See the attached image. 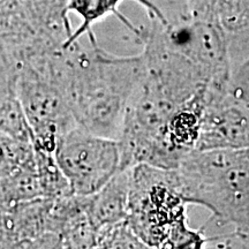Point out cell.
Instances as JSON below:
<instances>
[{"instance_id":"6da1fadb","label":"cell","mask_w":249,"mask_h":249,"mask_svg":"<svg viewBox=\"0 0 249 249\" xmlns=\"http://www.w3.org/2000/svg\"><path fill=\"white\" fill-rule=\"evenodd\" d=\"M64 46V89L77 126L119 140L128 103L145 75L142 54L117 55L98 45L95 34Z\"/></svg>"},{"instance_id":"9c48e42d","label":"cell","mask_w":249,"mask_h":249,"mask_svg":"<svg viewBox=\"0 0 249 249\" xmlns=\"http://www.w3.org/2000/svg\"><path fill=\"white\" fill-rule=\"evenodd\" d=\"M17 76L13 57L0 44V130L14 139H23L28 123L15 90Z\"/></svg>"},{"instance_id":"277c9868","label":"cell","mask_w":249,"mask_h":249,"mask_svg":"<svg viewBox=\"0 0 249 249\" xmlns=\"http://www.w3.org/2000/svg\"><path fill=\"white\" fill-rule=\"evenodd\" d=\"M129 171L127 225L156 249L165 244L172 226L187 217V203L179 194L174 170L138 164Z\"/></svg>"},{"instance_id":"d6986e66","label":"cell","mask_w":249,"mask_h":249,"mask_svg":"<svg viewBox=\"0 0 249 249\" xmlns=\"http://www.w3.org/2000/svg\"><path fill=\"white\" fill-rule=\"evenodd\" d=\"M26 249H62V239L59 233L45 232L28 240Z\"/></svg>"},{"instance_id":"4fadbf2b","label":"cell","mask_w":249,"mask_h":249,"mask_svg":"<svg viewBox=\"0 0 249 249\" xmlns=\"http://www.w3.org/2000/svg\"><path fill=\"white\" fill-rule=\"evenodd\" d=\"M42 197L58 200L73 195L66 177L59 167L54 152L34 148Z\"/></svg>"},{"instance_id":"2e32d148","label":"cell","mask_w":249,"mask_h":249,"mask_svg":"<svg viewBox=\"0 0 249 249\" xmlns=\"http://www.w3.org/2000/svg\"><path fill=\"white\" fill-rule=\"evenodd\" d=\"M160 249H207V238L201 229H191L185 217L172 226L166 241Z\"/></svg>"},{"instance_id":"5b68a950","label":"cell","mask_w":249,"mask_h":249,"mask_svg":"<svg viewBox=\"0 0 249 249\" xmlns=\"http://www.w3.org/2000/svg\"><path fill=\"white\" fill-rule=\"evenodd\" d=\"M54 157L76 196L95 194L121 170L117 140L95 135L80 126L59 136Z\"/></svg>"},{"instance_id":"5bb4252c","label":"cell","mask_w":249,"mask_h":249,"mask_svg":"<svg viewBox=\"0 0 249 249\" xmlns=\"http://www.w3.org/2000/svg\"><path fill=\"white\" fill-rule=\"evenodd\" d=\"M149 17L164 24H178L191 20L188 0H142Z\"/></svg>"},{"instance_id":"52a82bcc","label":"cell","mask_w":249,"mask_h":249,"mask_svg":"<svg viewBox=\"0 0 249 249\" xmlns=\"http://www.w3.org/2000/svg\"><path fill=\"white\" fill-rule=\"evenodd\" d=\"M249 149V107L227 93L207 105L195 150Z\"/></svg>"},{"instance_id":"8992f818","label":"cell","mask_w":249,"mask_h":249,"mask_svg":"<svg viewBox=\"0 0 249 249\" xmlns=\"http://www.w3.org/2000/svg\"><path fill=\"white\" fill-rule=\"evenodd\" d=\"M165 40L192 61L220 95L229 93L232 64L225 33L217 21L191 20L178 24L160 22Z\"/></svg>"},{"instance_id":"3957f363","label":"cell","mask_w":249,"mask_h":249,"mask_svg":"<svg viewBox=\"0 0 249 249\" xmlns=\"http://www.w3.org/2000/svg\"><path fill=\"white\" fill-rule=\"evenodd\" d=\"M60 49L33 54L17 66L15 90L33 147L51 152L59 136L77 126L61 82Z\"/></svg>"},{"instance_id":"e0dca14e","label":"cell","mask_w":249,"mask_h":249,"mask_svg":"<svg viewBox=\"0 0 249 249\" xmlns=\"http://www.w3.org/2000/svg\"><path fill=\"white\" fill-rule=\"evenodd\" d=\"M229 96L249 107V53L232 67Z\"/></svg>"},{"instance_id":"9a60e30c","label":"cell","mask_w":249,"mask_h":249,"mask_svg":"<svg viewBox=\"0 0 249 249\" xmlns=\"http://www.w3.org/2000/svg\"><path fill=\"white\" fill-rule=\"evenodd\" d=\"M33 155V143L18 141L0 130V179Z\"/></svg>"},{"instance_id":"ac0fdd59","label":"cell","mask_w":249,"mask_h":249,"mask_svg":"<svg viewBox=\"0 0 249 249\" xmlns=\"http://www.w3.org/2000/svg\"><path fill=\"white\" fill-rule=\"evenodd\" d=\"M217 0H188L191 18L203 21H216Z\"/></svg>"},{"instance_id":"7a4b0ae2","label":"cell","mask_w":249,"mask_h":249,"mask_svg":"<svg viewBox=\"0 0 249 249\" xmlns=\"http://www.w3.org/2000/svg\"><path fill=\"white\" fill-rule=\"evenodd\" d=\"M187 204L223 222L249 229V149L193 150L174 169Z\"/></svg>"},{"instance_id":"30bf717a","label":"cell","mask_w":249,"mask_h":249,"mask_svg":"<svg viewBox=\"0 0 249 249\" xmlns=\"http://www.w3.org/2000/svg\"><path fill=\"white\" fill-rule=\"evenodd\" d=\"M31 26L40 36L64 45L73 33L68 18V0H18Z\"/></svg>"},{"instance_id":"7c38bea8","label":"cell","mask_w":249,"mask_h":249,"mask_svg":"<svg viewBox=\"0 0 249 249\" xmlns=\"http://www.w3.org/2000/svg\"><path fill=\"white\" fill-rule=\"evenodd\" d=\"M123 1L124 0H68V14L73 13L77 15L81 18V23L75 30H73L70 39L65 43L64 46L80 40L81 37L92 34V27L110 15H114L138 40L141 28L134 26L128 18L119 11V6ZM132 1L138 2L142 7H144L142 0H132Z\"/></svg>"},{"instance_id":"ba28073f","label":"cell","mask_w":249,"mask_h":249,"mask_svg":"<svg viewBox=\"0 0 249 249\" xmlns=\"http://www.w3.org/2000/svg\"><path fill=\"white\" fill-rule=\"evenodd\" d=\"M128 170H120L98 192L87 196V214L97 232L126 220L129 195Z\"/></svg>"},{"instance_id":"8fae6325","label":"cell","mask_w":249,"mask_h":249,"mask_svg":"<svg viewBox=\"0 0 249 249\" xmlns=\"http://www.w3.org/2000/svg\"><path fill=\"white\" fill-rule=\"evenodd\" d=\"M214 14L226 35L233 67L249 53V0H217Z\"/></svg>"}]
</instances>
